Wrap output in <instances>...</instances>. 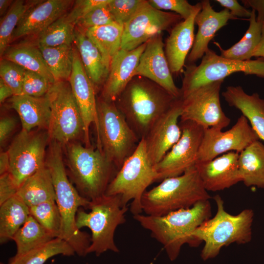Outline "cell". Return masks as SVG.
<instances>
[{
    "instance_id": "1",
    "label": "cell",
    "mask_w": 264,
    "mask_h": 264,
    "mask_svg": "<svg viewBox=\"0 0 264 264\" xmlns=\"http://www.w3.org/2000/svg\"><path fill=\"white\" fill-rule=\"evenodd\" d=\"M61 146L55 141H51L45 160V165L51 175L56 202L62 219L60 238L70 244L75 254L84 257L88 254L91 236L78 228L76 217L80 208L88 209L90 201L82 197L68 179Z\"/></svg>"
},
{
    "instance_id": "2",
    "label": "cell",
    "mask_w": 264,
    "mask_h": 264,
    "mask_svg": "<svg viewBox=\"0 0 264 264\" xmlns=\"http://www.w3.org/2000/svg\"><path fill=\"white\" fill-rule=\"evenodd\" d=\"M178 99L154 82L135 76L115 103L132 129L141 139L146 136L156 121Z\"/></svg>"
},
{
    "instance_id": "3",
    "label": "cell",
    "mask_w": 264,
    "mask_h": 264,
    "mask_svg": "<svg viewBox=\"0 0 264 264\" xmlns=\"http://www.w3.org/2000/svg\"><path fill=\"white\" fill-rule=\"evenodd\" d=\"M209 200H202L192 207L178 210L161 216L145 214L133 216V219L163 246L171 261L179 254L182 246L198 245L192 236L194 231L211 214Z\"/></svg>"
},
{
    "instance_id": "4",
    "label": "cell",
    "mask_w": 264,
    "mask_h": 264,
    "mask_svg": "<svg viewBox=\"0 0 264 264\" xmlns=\"http://www.w3.org/2000/svg\"><path fill=\"white\" fill-rule=\"evenodd\" d=\"M214 199L217 207L215 216L203 222L192 233L198 245L204 242L200 255L204 261L216 257L223 246L234 242L246 243L252 238L253 210L245 209L233 215L225 210L223 200L219 195L215 196Z\"/></svg>"
},
{
    "instance_id": "5",
    "label": "cell",
    "mask_w": 264,
    "mask_h": 264,
    "mask_svg": "<svg viewBox=\"0 0 264 264\" xmlns=\"http://www.w3.org/2000/svg\"><path fill=\"white\" fill-rule=\"evenodd\" d=\"M210 198L195 165L183 174L166 178L146 191L141 200L142 209L145 215L161 216L191 207Z\"/></svg>"
},
{
    "instance_id": "6",
    "label": "cell",
    "mask_w": 264,
    "mask_h": 264,
    "mask_svg": "<svg viewBox=\"0 0 264 264\" xmlns=\"http://www.w3.org/2000/svg\"><path fill=\"white\" fill-rule=\"evenodd\" d=\"M69 176L84 198L91 201L105 195L118 172L103 153L78 143L66 145Z\"/></svg>"
},
{
    "instance_id": "7",
    "label": "cell",
    "mask_w": 264,
    "mask_h": 264,
    "mask_svg": "<svg viewBox=\"0 0 264 264\" xmlns=\"http://www.w3.org/2000/svg\"><path fill=\"white\" fill-rule=\"evenodd\" d=\"M88 209L89 212L80 208L76 217L78 228L88 227L91 233L88 253L99 256L108 251L119 252L114 234L117 227L125 222L128 207L123 205L119 196L104 195L90 201Z\"/></svg>"
},
{
    "instance_id": "8",
    "label": "cell",
    "mask_w": 264,
    "mask_h": 264,
    "mask_svg": "<svg viewBox=\"0 0 264 264\" xmlns=\"http://www.w3.org/2000/svg\"><path fill=\"white\" fill-rule=\"evenodd\" d=\"M98 127L97 148L118 170L137 148L140 139L132 129L115 102L97 97Z\"/></svg>"
},
{
    "instance_id": "9",
    "label": "cell",
    "mask_w": 264,
    "mask_h": 264,
    "mask_svg": "<svg viewBox=\"0 0 264 264\" xmlns=\"http://www.w3.org/2000/svg\"><path fill=\"white\" fill-rule=\"evenodd\" d=\"M158 179V174L148 158L143 138L110 182L105 195L119 196L125 206L131 201L130 210L133 216L141 214L143 195Z\"/></svg>"
},
{
    "instance_id": "10",
    "label": "cell",
    "mask_w": 264,
    "mask_h": 264,
    "mask_svg": "<svg viewBox=\"0 0 264 264\" xmlns=\"http://www.w3.org/2000/svg\"><path fill=\"white\" fill-rule=\"evenodd\" d=\"M186 68L180 88L181 99L202 86L224 80L234 73L242 72L264 78V60L262 58L244 61L229 59L209 48L199 65H188Z\"/></svg>"
},
{
    "instance_id": "11",
    "label": "cell",
    "mask_w": 264,
    "mask_h": 264,
    "mask_svg": "<svg viewBox=\"0 0 264 264\" xmlns=\"http://www.w3.org/2000/svg\"><path fill=\"white\" fill-rule=\"evenodd\" d=\"M46 95L51 109L50 140L63 145L81 135L84 138L83 121L69 82H55Z\"/></svg>"
},
{
    "instance_id": "12",
    "label": "cell",
    "mask_w": 264,
    "mask_h": 264,
    "mask_svg": "<svg viewBox=\"0 0 264 264\" xmlns=\"http://www.w3.org/2000/svg\"><path fill=\"white\" fill-rule=\"evenodd\" d=\"M48 132L22 130L8 151V173L19 188L30 176L45 165V148Z\"/></svg>"
},
{
    "instance_id": "13",
    "label": "cell",
    "mask_w": 264,
    "mask_h": 264,
    "mask_svg": "<svg viewBox=\"0 0 264 264\" xmlns=\"http://www.w3.org/2000/svg\"><path fill=\"white\" fill-rule=\"evenodd\" d=\"M223 80L212 82L196 89L182 98L180 120L191 121L204 129L222 130L231 121L222 110L220 93Z\"/></svg>"
},
{
    "instance_id": "14",
    "label": "cell",
    "mask_w": 264,
    "mask_h": 264,
    "mask_svg": "<svg viewBox=\"0 0 264 264\" xmlns=\"http://www.w3.org/2000/svg\"><path fill=\"white\" fill-rule=\"evenodd\" d=\"M182 20L179 15L156 9L146 0L124 25L121 49H134L154 35L164 31L170 32Z\"/></svg>"
},
{
    "instance_id": "15",
    "label": "cell",
    "mask_w": 264,
    "mask_h": 264,
    "mask_svg": "<svg viewBox=\"0 0 264 264\" xmlns=\"http://www.w3.org/2000/svg\"><path fill=\"white\" fill-rule=\"evenodd\" d=\"M179 124L182 132L180 139L154 166L158 181L180 176L197 162L204 129L191 121H180Z\"/></svg>"
},
{
    "instance_id": "16",
    "label": "cell",
    "mask_w": 264,
    "mask_h": 264,
    "mask_svg": "<svg viewBox=\"0 0 264 264\" xmlns=\"http://www.w3.org/2000/svg\"><path fill=\"white\" fill-rule=\"evenodd\" d=\"M209 128L204 129L197 162L209 161L230 152L240 153L251 143L260 139L248 120L242 115L235 124L226 131Z\"/></svg>"
},
{
    "instance_id": "17",
    "label": "cell",
    "mask_w": 264,
    "mask_h": 264,
    "mask_svg": "<svg viewBox=\"0 0 264 264\" xmlns=\"http://www.w3.org/2000/svg\"><path fill=\"white\" fill-rule=\"evenodd\" d=\"M145 77L159 85L176 99L181 98L180 88L176 85L167 61L161 33L147 42L133 77Z\"/></svg>"
},
{
    "instance_id": "18",
    "label": "cell",
    "mask_w": 264,
    "mask_h": 264,
    "mask_svg": "<svg viewBox=\"0 0 264 264\" xmlns=\"http://www.w3.org/2000/svg\"><path fill=\"white\" fill-rule=\"evenodd\" d=\"M181 110L182 99H179L156 121L144 138L148 158L154 166L180 139L182 132L178 119Z\"/></svg>"
},
{
    "instance_id": "19",
    "label": "cell",
    "mask_w": 264,
    "mask_h": 264,
    "mask_svg": "<svg viewBox=\"0 0 264 264\" xmlns=\"http://www.w3.org/2000/svg\"><path fill=\"white\" fill-rule=\"evenodd\" d=\"M68 82L83 121L85 146L91 147L90 126L94 123L96 132L98 127L96 92L85 71L76 47H74L72 70Z\"/></svg>"
},
{
    "instance_id": "20",
    "label": "cell",
    "mask_w": 264,
    "mask_h": 264,
    "mask_svg": "<svg viewBox=\"0 0 264 264\" xmlns=\"http://www.w3.org/2000/svg\"><path fill=\"white\" fill-rule=\"evenodd\" d=\"M239 155L237 152H230L212 160L196 163L195 166L207 191L223 190L241 181Z\"/></svg>"
},
{
    "instance_id": "21",
    "label": "cell",
    "mask_w": 264,
    "mask_h": 264,
    "mask_svg": "<svg viewBox=\"0 0 264 264\" xmlns=\"http://www.w3.org/2000/svg\"><path fill=\"white\" fill-rule=\"evenodd\" d=\"M147 42L136 48L120 49L111 60L107 80L101 91L100 97L110 102H115L133 78Z\"/></svg>"
},
{
    "instance_id": "22",
    "label": "cell",
    "mask_w": 264,
    "mask_h": 264,
    "mask_svg": "<svg viewBox=\"0 0 264 264\" xmlns=\"http://www.w3.org/2000/svg\"><path fill=\"white\" fill-rule=\"evenodd\" d=\"M201 3V9L195 19L198 30L192 48L186 59L188 65L194 64L202 58L209 49V43L216 32L226 25L229 20L237 19L227 9L220 12L215 11L208 0H202Z\"/></svg>"
},
{
    "instance_id": "23",
    "label": "cell",
    "mask_w": 264,
    "mask_h": 264,
    "mask_svg": "<svg viewBox=\"0 0 264 264\" xmlns=\"http://www.w3.org/2000/svg\"><path fill=\"white\" fill-rule=\"evenodd\" d=\"M70 0H40L30 8L13 34L11 42L26 36L38 35L71 8Z\"/></svg>"
},
{
    "instance_id": "24",
    "label": "cell",
    "mask_w": 264,
    "mask_h": 264,
    "mask_svg": "<svg viewBox=\"0 0 264 264\" xmlns=\"http://www.w3.org/2000/svg\"><path fill=\"white\" fill-rule=\"evenodd\" d=\"M201 9V2L197 3L191 16L178 22L169 32L164 44V51L172 74L177 75L181 72L192 48L195 37V19Z\"/></svg>"
},
{
    "instance_id": "25",
    "label": "cell",
    "mask_w": 264,
    "mask_h": 264,
    "mask_svg": "<svg viewBox=\"0 0 264 264\" xmlns=\"http://www.w3.org/2000/svg\"><path fill=\"white\" fill-rule=\"evenodd\" d=\"M9 102L19 115L22 130L29 132L36 127L48 130L51 109L46 94L41 97L13 95L10 98Z\"/></svg>"
},
{
    "instance_id": "26",
    "label": "cell",
    "mask_w": 264,
    "mask_h": 264,
    "mask_svg": "<svg viewBox=\"0 0 264 264\" xmlns=\"http://www.w3.org/2000/svg\"><path fill=\"white\" fill-rule=\"evenodd\" d=\"M225 101L240 110L250 126L264 141V99L257 93H246L241 86H229L222 93Z\"/></svg>"
},
{
    "instance_id": "27",
    "label": "cell",
    "mask_w": 264,
    "mask_h": 264,
    "mask_svg": "<svg viewBox=\"0 0 264 264\" xmlns=\"http://www.w3.org/2000/svg\"><path fill=\"white\" fill-rule=\"evenodd\" d=\"M74 43L85 71L97 93L102 89L110 67L95 44L78 28L75 29Z\"/></svg>"
},
{
    "instance_id": "28",
    "label": "cell",
    "mask_w": 264,
    "mask_h": 264,
    "mask_svg": "<svg viewBox=\"0 0 264 264\" xmlns=\"http://www.w3.org/2000/svg\"><path fill=\"white\" fill-rule=\"evenodd\" d=\"M81 17V13L74 2L70 11L38 35L36 44L51 47L72 45L75 40V26Z\"/></svg>"
},
{
    "instance_id": "29",
    "label": "cell",
    "mask_w": 264,
    "mask_h": 264,
    "mask_svg": "<svg viewBox=\"0 0 264 264\" xmlns=\"http://www.w3.org/2000/svg\"><path fill=\"white\" fill-rule=\"evenodd\" d=\"M16 195L29 207L56 201L51 175L46 165L28 177L19 188Z\"/></svg>"
},
{
    "instance_id": "30",
    "label": "cell",
    "mask_w": 264,
    "mask_h": 264,
    "mask_svg": "<svg viewBox=\"0 0 264 264\" xmlns=\"http://www.w3.org/2000/svg\"><path fill=\"white\" fill-rule=\"evenodd\" d=\"M239 175L245 185L264 188V145L259 140L239 154Z\"/></svg>"
},
{
    "instance_id": "31",
    "label": "cell",
    "mask_w": 264,
    "mask_h": 264,
    "mask_svg": "<svg viewBox=\"0 0 264 264\" xmlns=\"http://www.w3.org/2000/svg\"><path fill=\"white\" fill-rule=\"evenodd\" d=\"M1 58L11 61L26 70L38 73L52 83H55L36 43L26 42L9 45Z\"/></svg>"
},
{
    "instance_id": "32",
    "label": "cell",
    "mask_w": 264,
    "mask_h": 264,
    "mask_svg": "<svg viewBox=\"0 0 264 264\" xmlns=\"http://www.w3.org/2000/svg\"><path fill=\"white\" fill-rule=\"evenodd\" d=\"M30 216L29 207L15 195L0 204V243L12 240Z\"/></svg>"
},
{
    "instance_id": "33",
    "label": "cell",
    "mask_w": 264,
    "mask_h": 264,
    "mask_svg": "<svg viewBox=\"0 0 264 264\" xmlns=\"http://www.w3.org/2000/svg\"><path fill=\"white\" fill-rule=\"evenodd\" d=\"M124 25L114 22L84 32L97 46L110 67L111 59L121 49Z\"/></svg>"
},
{
    "instance_id": "34",
    "label": "cell",
    "mask_w": 264,
    "mask_h": 264,
    "mask_svg": "<svg viewBox=\"0 0 264 264\" xmlns=\"http://www.w3.org/2000/svg\"><path fill=\"white\" fill-rule=\"evenodd\" d=\"M263 26L257 21L255 11L251 10L248 28L238 42L226 49H222L218 43L214 44L220 49V56L224 58L242 61L250 60L261 40Z\"/></svg>"
},
{
    "instance_id": "35",
    "label": "cell",
    "mask_w": 264,
    "mask_h": 264,
    "mask_svg": "<svg viewBox=\"0 0 264 264\" xmlns=\"http://www.w3.org/2000/svg\"><path fill=\"white\" fill-rule=\"evenodd\" d=\"M38 45L55 82L68 81L73 62L74 47L72 45L53 47Z\"/></svg>"
},
{
    "instance_id": "36",
    "label": "cell",
    "mask_w": 264,
    "mask_h": 264,
    "mask_svg": "<svg viewBox=\"0 0 264 264\" xmlns=\"http://www.w3.org/2000/svg\"><path fill=\"white\" fill-rule=\"evenodd\" d=\"M54 238L30 215L13 238L17 247L14 257L22 256Z\"/></svg>"
},
{
    "instance_id": "37",
    "label": "cell",
    "mask_w": 264,
    "mask_h": 264,
    "mask_svg": "<svg viewBox=\"0 0 264 264\" xmlns=\"http://www.w3.org/2000/svg\"><path fill=\"white\" fill-rule=\"evenodd\" d=\"M75 254L73 248L60 238H55L44 244L9 261L15 264H44L49 259L58 255L72 256Z\"/></svg>"
},
{
    "instance_id": "38",
    "label": "cell",
    "mask_w": 264,
    "mask_h": 264,
    "mask_svg": "<svg viewBox=\"0 0 264 264\" xmlns=\"http://www.w3.org/2000/svg\"><path fill=\"white\" fill-rule=\"evenodd\" d=\"M40 0H14L6 14L0 20V55L1 57L9 46L13 34L28 11Z\"/></svg>"
},
{
    "instance_id": "39",
    "label": "cell",
    "mask_w": 264,
    "mask_h": 264,
    "mask_svg": "<svg viewBox=\"0 0 264 264\" xmlns=\"http://www.w3.org/2000/svg\"><path fill=\"white\" fill-rule=\"evenodd\" d=\"M30 215L54 238H60L62 229L61 214L55 200L29 207Z\"/></svg>"
},
{
    "instance_id": "40",
    "label": "cell",
    "mask_w": 264,
    "mask_h": 264,
    "mask_svg": "<svg viewBox=\"0 0 264 264\" xmlns=\"http://www.w3.org/2000/svg\"><path fill=\"white\" fill-rule=\"evenodd\" d=\"M25 69L19 65L2 58L0 77L12 89L14 95H21Z\"/></svg>"
},
{
    "instance_id": "41",
    "label": "cell",
    "mask_w": 264,
    "mask_h": 264,
    "mask_svg": "<svg viewBox=\"0 0 264 264\" xmlns=\"http://www.w3.org/2000/svg\"><path fill=\"white\" fill-rule=\"evenodd\" d=\"M145 0H110L108 7L114 21L124 25L136 13Z\"/></svg>"
},
{
    "instance_id": "42",
    "label": "cell",
    "mask_w": 264,
    "mask_h": 264,
    "mask_svg": "<svg viewBox=\"0 0 264 264\" xmlns=\"http://www.w3.org/2000/svg\"><path fill=\"white\" fill-rule=\"evenodd\" d=\"M108 3L97 6L81 17L77 23V28L85 32L91 28L115 22L110 11Z\"/></svg>"
},
{
    "instance_id": "43",
    "label": "cell",
    "mask_w": 264,
    "mask_h": 264,
    "mask_svg": "<svg viewBox=\"0 0 264 264\" xmlns=\"http://www.w3.org/2000/svg\"><path fill=\"white\" fill-rule=\"evenodd\" d=\"M53 84L38 73L25 70L21 94L43 96L47 94Z\"/></svg>"
},
{
    "instance_id": "44",
    "label": "cell",
    "mask_w": 264,
    "mask_h": 264,
    "mask_svg": "<svg viewBox=\"0 0 264 264\" xmlns=\"http://www.w3.org/2000/svg\"><path fill=\"white\" fill-rule=\"evenodd\" d=\"M148 2L158 10L175 12L183 20L187 19L195 8V5H191L186 0H148Z\"/></svg>"
},
{
    "instance_id": "45",
    "label": "cell",
    "mask_w": 264,
    "mask_h": 264,
    "mask_svg": "<svg viewBox=\"0 0 264 264\" xmlns=\"http://www.w3.org/2000/svg\"><path fill=\"white\" fill-rule=\"evenodd\" d=\"M18 188L8 173L0 176V204L15 196Z\"/></svg>"
},
{
    "instance_id": "46",
    "label": "cell",
    "mask_w": 264,
    "mask_h": 264,
    "mask_svg": "<svg viewBox=\"0 0 264 264\" xmlns=\"http://www.w3.org/2000/svg\"><path fill=\"white\" fill-rule=\"evenodd\" d=\"M221 6L228 9L235 17L248 18L251 15V10L241 5L236 0H217Z\"/></svg>"
},
{
    "instance_id": "47",
    "label": "cell",
    "mask_w": 264,
    "mask_h": 264,
    "mask_svg": "<svg viewBox=\"0 0 264 264\" xmlns=\"http://www.w3.org/2000/svg\"><path fill=\"white\" fill-rule=\"evenodd\" d=\"M15 119L10 116H4L0 120V143L3 145L9 137L16 127Z\"/></svg>"
},
{
    "instance_id": "48",
    "label": "cell",
    "mask_w": 264,
    "mask_h": 264,
    "mask_svg": "<svg viewBox=\"0 0 264 264\" xmlns=\"http://www.w3.org/2000/svg\"><path fill=\"white\" fill-rule=\"evenodd\" d=\"M244 6L251 7L252 10L257 12V21L264 26V0H242Z\"/></svg>"
},
{
    "instance_id": "49",
    "label": "cell",
    "mask_w": 264,
    "mask_h": 264,
    "mask_svg": "<svg viewBox=\"0 0 264 264\" xmlns=\"http://www.w3.org/2000/svg\"><path fill=\"white\" fill-rule=\"evenodd\" d=\"M14 95V93L11 88L0 78V102L3 103L9 98Z\"/></svg>"
},
{
    "instance_id": "50",
    "label": "cell",
    "mask_w": 264,
    "mask_h": 264,
    "mask_svg": "<svg viewBox=\"0 0 264 264\" xmlns=\"http://www.w3.org/2000/svg\"><path fill=\"white\" fill-rule=\"evenodd\" d=\"M10 162L7 152H1L0 154V176L8 173Z\"/></svg>"
},
{
    "instance_id": "51",
    "label": "cell",
    "mask_w": 264,
    "mask_h": 264,
    "mask_svg": "<svg viewBox=\"0 0 264 264\" xmlns=\"http://www.w3.org/2000/svg\"><path fill=\"white\" fill-rule=\"evenodd\" d=\"M253 57L264 58V26L263 28L261 40L253 52Z\"/></svg>"
},
{
    "instance_id": "52",
    "label": "cell",
    "mask_w": 264,
    "mask_h": 264,
    "mask_svg": "<svg viewBox=\"0 0 264 264\" xmlns=\"http://www.w3.org/2000/svg\"><path fill=\"white\" fill-rule=\"evenodd\" d=\"M11 0H0V15L4 16L13 2Z\"/></svg>"
},
{
    "instance_id": "53",
    "label": "cell",
    "mask_w": 264,
    "mask_h": 264,
    "mask_svg": "<svg viewBox=\"0 0 264 264\" xmlns=\"http://www.w3.org/2000/svg\"><path fill=\"white\" fill-rule=\"evenodd\" d=\"M0 264H3V263H0ZM14 264V262L9 261L8 264Z\"/></svg>"
},
{
    "instance_id": "54",
    "label": "cell",
    "mask_w": 264,
    "mask_h": 264,
    "mask_svg": "<svg viewBox=\"0 0 264 264\" xmlns=\"http://www.w3.org/2000/svg\"></svg>"
}]
</instances>
